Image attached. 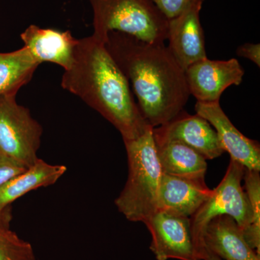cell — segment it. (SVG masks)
<instances>
[{"label": "cell", "instance_id": "1", "mask_svg": "<svg viewBox=\"0 0 260 260\" xmlns=\"http://www.w3.org/2000/svg\"><path fill=\"white\" fill-rule=\"evenodd\" d=\"M104 45L132 86L149 126L164 125L184 110L190 96L185 74L164 43L111 31Z\"/></svg>", "mask_w": 260, "mask_h": 260}, {"label": "cell", "instance_id": "2", "mask_svg": "<svg viewBox=\"0 0 260 260\" xmlns=\"http://www.w3.org/2000/svg\"><path fill=\"white\" fill-rule=\"evenodd\" d=\"M61 85L109 121L123 141L136 139L151 127L104 43L92 36L78 39L73 64L64 70Z\"/></svg>", "mask_w": 260, "mask_h": 260}, {"label": "cell", "instance_id": "3", "mask_svg": "<svg viewBox=\"0 0 260 260\" xmlns=\"http://www.w3.org/2000/svg\"><path fill=\"white\" fill-rule=\"evenodd\" d=\"M128 160V178L114 201L128 220L143 222L156 213L161 168L153 135L149 127L139 138L124 140Z\"/></svg>", "mask_w": 260, "mask_h": 260}, {"label": "cell", "instance_id": "4", "mask_svg": "<svg viewBox=\"0 0 260 260\" xmlns=\"http://www.w3.org/2000/svg\"><path fill=\"white\" fill-rule=\"evenodd\" d=\"M93 12L92 37L105 43L118 31L150 43L167 39L169 20L152 0H88Z\"/></svg>", "mask_w": 260, "mask_h": 260}, {"label": "cell", "instance_id": "5", "mask_svg": "<svg viewBox=\"0 0 260 260\" xmlns=\"http://www.w3.org/2000/svg\"><path fill=\"white\" fill-rule=\"evenodd\" d=\"M245 169L242 164L231 158L220 184L191 217V234L199 260H204L206 254L203 237L205 229L212 219L218 215H230L242 231L250 225L252 210L242 184Z\"/></svg>", "mask_w": 260, "mask_h": 260}, {"label": "cell", "instance_id": "6", "mask_svg": "<svg viewBox=\"0 0 260 260\" xmlns=\"http://www.w3.org/2000/svg\"><path fill=\"white\" fill-rule=\"evenodd\" d=\"M16 95H0V156L28 168L39 158L43 128Z\"/></svg>", "mask_w": 260, "mask_h": 260}, {"label": "cell", "instance_id": "7", "mask_svg": "<svg viewBox=\"0 0 260 260\" xmlns=\"http://www.w3.org/2000/svg\"><path fill=\"white\" fill-rule=\"evenodd\" d=\"M151 234L150 249L157 260H199L190 218L157 212L144 222Z\"/></svg>", "mask_w": 260, "mask_h": 260}, {"label": "cell", "instance_id": "8", "mask_svg": "<svg viewBox=\"0 0 260 260\" xmlns=\"http://www.w3.org/2000/svg\"><path fill=\"white\" fill-rule=\"evenodd\" d=\"M190 95L202 103L219 102L225 89L242 83L244 70L235 58L210 60L205 58L184 71Z\"/></svg>", "mask_w": 260, "mask_h": 260}, {"label": "cell", "instance_id": "9", "mask_svg": "<svg viewBox=\"0 0 260 260\" xmlns=\"http://www.w3.org/2000/svg\"><path fill=\"white\" fill-rule=\"evenodd\" d=\"M195 112L211 124L218 135L220 145L230 155L249 170L260 171V145L249 139L237 129L220 107L219 102H197Z\"/></svg>", "mask_w": 260, "mask_h": 260}, {"label": "cell", "instance_id": "10", "mask_svg": "<svg viewBox=\"0 0 260 260\" xmlns=\"http://www.w3.org/2000/svg\"><path fill=\"white\" fill-rule=\"evenodd\" d=\"M153 135L155 140L181 142L206 160L218 158L225 153L211 124L198 114L191 115L184 110L167 124L153 128Z\"/></svg>", "mask_w": 260, "mask_h": 260}, {"label": "cell", "instance_id": "11", "mask_svg": "<svg viewBox=\"0 0 260 260\" xmlns=\"http://www.w3.org/2000/svg\"><path fill=\"white\" fill-rule=\"evenodd\" d=\"M203 4L192 5L179 16L169 20L167 48L181 69L208 58L200 13Z\"/></svg>", "mask_w": 260, "mask_h": 260}, {"label": "cell", "instance_id": "12", "mask_svg": "<svg viewBox=\"0 0 260 260\" xmlns=\"http://www.w3.org/2000/svg\"><path fill=\"white\" fill-rule=\"evenodd\" d=\"M213 191L206 185L205 179L174 177L162 174L156 213L191 218L213 194Z\"/></svg>", "mask_w": 260, "mask_h": 260}, {"label": "cell", "instance_id": "13", "mask_svg": "<svg viewBox=\"0 0 260 260\" xmlns=\"http://www.w3.org/2000/svg\"><path fill=\"white\" fill-rule=\"evenodd\" d=\"M20 39L24 47L40 64L51 62L67 70L73 64L78 39L73 37L69 30L61 31L30 25L20 34Z\"/></svg>", "mask_w": 260, "mask_h": 260}, {"label": "cell", "instance_id": "14", "mask_svg": "<svg viewBox=\"0 0 260 260\" xmlns=\"http://www.w3.org/2000/svg\"><path fill=\"white\" fill-rule=\"evenodd\" d=\"M206 250L222 260H260V255L246 242L242 229L230 215L212 219L204 233Z\"/></svg>", "mask_w": 260, "mask_h": 260}, {"label": "cell", "instance_id": "15", "mask_svg": "<svg viewBox=\"0 0 260 260\" xmlns=\"http://www.w3.org/2000/svg\"><path fill=\"white\" fill-rule=\"evenodd\" d=\"M162 174L174 177L205 179L206 159L190 147L171 140H155Z\"/></svg>", "mask_w": 260, "mask_h": 260}, {"label": "cell", "instance_id": "16", "mask_svg": "<svg viewBox=\"0 0 260 260\" xmlns=\"http://www.w3.org/2000/svg\"><path fill=\"white\" fill-rule=\"evenodd\" d=\"M67 169L64 165H53L38 158L34 164L0 187V210L8 208L29 191L55 184Z\"/></svg>", "mask_w": 260, "mask_h": 260}, {"label": "cell", "instance_id": "17", "mask_svg": "<svg viewBox=\"0 0 260 260\" xmlns=\"http://www.w3.org/2000/svg\"><path fill=\"white\" fill-rule=\"evenodd\" d=\"M26 47L0 53V95L17 94L28 84L39 66Z\"/></svg>", "mask_w": 260, "mask_h": 260}, {"label": "cell", "instance_id": "18", "mask_svg": "<svg viewBox=\"0 0 260 260\" xmlns=\"http://www.w3.org/2000/svg\"><path fill=\"white\" fill-rule=\"evenodd\" d=\"M243 179L245 183L244 188L253 213L250 225L243 231V233L248 244L260 255L259 172L246 169Z\"/></svg>", "mask_w": 260, "mask_h": 260}, {"label": "cell", "instance_id": "19", "mask_svg": "<svg viewBox=\"0 0 260 260\" xmlns=\"http://www.w3.org/2000/svg\"><path fill=\"white\" fill-rule=\"evenodd\" d=\"M0 260H37L31 244L8 229H0Z\"/></svg>", "mask_w": 260, "mask_h": 260}, {"label": "cell", "instance_id": "20", "mask_svg": "<svg viewBox=\"0 0 260 260\" xmlns=\"http://www.w3.org/2000/svg\"><path fill=\"white\" fill-rule=\"evenodd\" d=\"M162 14L171 20L179 16L192 5L201 3L205 0H152Z\"/></svg>", "mask_w": 260, "mask_h": 260}, {"label": "cell", "instance_id": "21", "mask_svg": "<svg viewBox=\"0 0 260 260\" xmlns=\"http://www.w3.org/2000/svg\"><path fill=\"white\" fill-rule=\"evenodd\" d=\"M26 168L9 158L0 156V187L23 172Z\"/></svg>", "mask_w": 260, "mask_h": 260}, {"label": "cell", "instance_id": "22", "mask_svg": "<svg viewBox=\"0 0 260 260\" xmlns=\"http://www.w3.org/2000/svg\"><path fill=\"white\" fill-rule=\"evenodd\" d=\"M237 54L239 56L246 58L260 67V45L259 44L246 43L239 46L237 49Z\"/></svg>", "mask_w": 260, "mask_h": 260}, {"label": "cell", "instance_id": "23", "mask_svg": "<svg viewBox=\"0 0 260 260\" xmlns=\"http://www.w3.org/2000/svg\"><path fill=\"white\" fill-rule=\"evenodd\" d=\"M12 219L11 209L10 207L4 210H0V229L10 228V220Z\"/></svg>", "mask_w": 260, "mask_h": 260}, {"label": "cell", "instance_id": "24", "mask_svg": "<svg viewBox=\"0 0 260 260\" xmlns=\"http://www.w3.org/2000/svg\"><path fill=\"white\" fill-rule=\"evenodd\" d=\"M204 260H222L220 258H219L218 256L214 254L213 253L210 252V251L206 250V254L204 258Z\"/></svg>", "mask_w": 260, "mask_h": 260}]
</instances>
